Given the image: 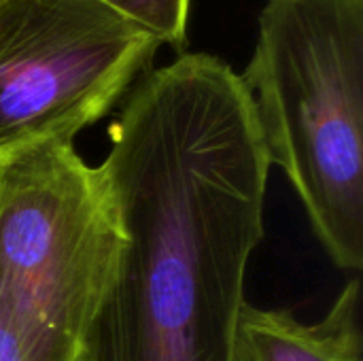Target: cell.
<instances>
[{"mask_svg":"<svg viewBox=\"0 0 363 361\" xmlns=\"http://www.w3.org/2000/svg\"><path fill=\"white\" fill-rule=\"evenodd\" d=\"M359 306V277L342 287L330 311L315 323H304L285 309L245 302L232 361H363Z\"/></svg>","mask_w":363,"mask_h":361,"instance_id":"5","label":"cell"},{"mask_svg":"<svg viewBox=\"0 0 363 361\" xmlns=\"http://www.w3.org/2000/svg\"><path fill=\"white\" fill-rule=\"evenodd\" d=\"M160 47L100 0H0V162L74 140L128 96Z\"/></svg>","mask_w":363,"mask_h":361,"instance_id":"4","label":"cell"},{"mask_svg":"<svg viewBox=\"0 0 363 361\" xmlns=\"http://www.w3.org/2000/svg\"><path fill=\"white\" fill-rule=\"evenodd\" d=\"M270 160L347 272L363 266V0H266L240 74Z\"/></svg>","mask_w":363,"mask_h":361,"instance_id":"2","label":"cell"},{"mask_svg":"<svg viewBox=\"0 0 363 361\" xmlns=\"http://www.w3.org/2000/svg\"><path fill=\"white\" fill-rule=\"evenodd\" d=\"M125 19L151 32L162 45L183 49L187 43V26L191 0H100Z\"/></svg>","mask_w":363,"mask_h":361,"instance_id":"6","label":"cell"},{"mask_svg":"<svg viewBox=\"0 0 363 361\" xmlns=\"http://www.w3.org/2000/svg\"><path fill=\"white\" fill-rule=\"evenodd\" d=\"M123 230L74 140L0 162V361H87Z\"/></svg>","mask_w":363,"mask_h":361,"instance_id":"3","label":"cell"},{"mask_svg":"<svg viewBox=\"0 0 363 361\" xmlns=\"http://www.w3.org/2000/svg\"><path fill=\"white\" fill-rule=\"evenodd\" d=\"M108 138L123 247L87 361H232L272 168L240 74L181 53L132 85Z\"/></svg>","mask_w":363,"mask_h":361,"instance_id":"1","label":"cell"}]
</instances>
